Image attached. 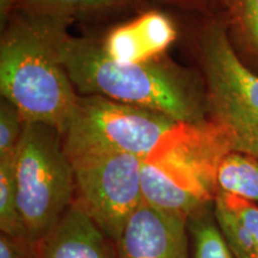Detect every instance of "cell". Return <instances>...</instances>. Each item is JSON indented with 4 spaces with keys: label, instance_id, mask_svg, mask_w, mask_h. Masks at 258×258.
I'll return each instance as SVG.
<instances>
[{
    "label": "cell",
    "instance_id": "1",
    "mask_svg": "<svg viewBox=\"0 0 258 258\" xmlns=\"http://www.w3.org/2000/svg\"><path fill=\"white\" fill-rule=\"evenodd\" d=\"M42 18L57 59L74 89L84 96H103L140 106L179 123H201L209 118L206 85L198 74L166 56L146 63L117 62L98 42L70 35V22Z\"/></svg>",
    "mask_w": 258,
    "mask_h": 258
},
{
    "label": "cell",
    "instance_id": "2",
    "mask_svg": "<svg viewBox=\"0 0 258 258\" xmlns=\"http://www.w3.org/2000/svg\"><path fill=\"white\" fill-rule=\"evenodd\" d=\"M0 90L25 122L64 134L79 96L57 59L42 16L16 9L0 42Z\"/></svg>",
    "mask_w": 258,
    "mask_h": 258
},
{
    "label": "cell",
    "instance_id": "3",
    "mask_svg": "<svg viewBox=\"0 0 258 258\" xmlns=\"http://www.w3.org/2000/svg\"><path fill=\"white\" fill-rule=\"evenodd\" d=\"M15 179L22 222L38 245L74 202L76 180L62 135L50 125L27 122L15 153Z\"/></svg>",
    "mask_w": 258,
    "mask_h": 258
},
{
    "label": "cell",
    "instance_id": "4",
    "mask_svg": "<svg viewBox=\"0 0 258 258\" xmlns=\"http://www.w3.org/2000/svg\"><path fill=\"white\" fill-rule=\"evenodd\" d=\"M200 51L208 117L230 134L232 152L258 159V73L235 50L225 21L205 25Z\"/></svg>",
    "mask_w": 258,
    "mask_h": 258
},
{
    "label": "cell",
    "instance_id": "5",
    "mask_svg": "<svg viewBox=\"0 0 258 258\" xmlns=\"http://www.w3.org/2000/svg\"><path fill=\"white\" fill-rule=\"evenodd\" d=\"M179 122L160 114L103 96H79L66 132L70 159L105 153L150 156Z\"/></svg>",
    "mask_w": 258,
    "mask_h": 258
},
{
    "label": "cell",
    "instance_id": "6",
    "mask_svg": "<svg viewBox=\"0 0 258 258\" xmlns=\"http://www.w3.org/2000/svg\"><path fill=\"white\" fill-rule=\"evenodd\" d=\"M76 180V202L115 243L144 202L143 159L127 153H105L70 159Z\"/></svg>",
    "mask_w": 258,
    "mask_h": 258
},
{
    "label": "cell",
    "instance_id": "7",
    "mask_svg": "<svg viewBox=\"0 0 258 258\" xmlns=\"http://www.w3.org/2000/svg\"><path fill=\"white\" fill-rule=\"evenodd\" d=\"M188 220L143 202L116 244L120 258H186Z\"/></svg>",
    "mask_w": 258,
    "mask_h": 258
},
{
    "label": "cell",
    "instance_id": "8",
    "mask_svg": "<svg viewBox=\"0 0 258 258\" xmlns=\"http://www.w3.org/2000/svg\"><path fill=\"white\" fill-rule=\"evenodd\" d=\"M177 38L169 16L147 11L109 32L102 46L110 59L121 63H146L165 56Z\"/></svg>",
    "mask_w": 258,
    "mask_h": 258
},
{
    "label": "cell",
    "instance_id": "9",
    "mask_svg": "<svg viewBox=\"0 0 258 258\" xmlns=\"http://www.w3.org/2000/svg\"><path fill=\"white\" fill-rule=\"evenodd\" d=\"M110 238L74 201L37 245L38 258H116Z\"/></svg>",
    "mask_w": 258,
    "mask_h": 258
},
{
    "label": "cell",
    "instance_id": "10",
    "mask_svg": "<svg viewBox=\"0 0 258 258\" xmlns=\"http://www.w3.org/2000/svg\"><path fill=\"white\" fill-rule=\"evenodd\" d=\"M218 188L258 206V159L228 153L219 166Z\"/></svg>",
    "mask_w": 258,
    "mask_h": 258
},
{
    "label": "cell",
    "instance_id": "11",
    "mask_svg": "<svg viewBox=\"0 0 258 258\" xmlns=\"http://www.w3.org/2000/svg\"><path fill=\"white\" fill-rule=\"evenodd\" d=\"M224 21L232 43L258 64V0H226Z\"/></svg>",
    "mask_w": 258,
    "mask_h": 258
},
{
    "label": "cell",
    "instance_id": "12",
    "mask_svg": "<svg viewBox=\"0 0 258 258\" xmlns=\"http://www.w3.org/2000/svg\"><path fill=\"white\" fill-rule=\"evenodd\" d=\"M213 203L199 209L188 219L192 258H235L219 227Z\"/></svg>",
    "mask_w": 258,
    "mask_h": 258
},
{
    "label": "cell",
    "instance_id": "13",
    "mask_svg": "<svg viewBox=\"0 0 258 258\" xmlns=\"http://www.w3.org/2000/svg\"><path fill=\"white\" fill-rule=\"evenodd\" d=\"M132 2L134 0H18L16 9L71 23L77 17L122 8Z\"/></svg>",
    "mask_w": 258,
    "mask_h": 258
},
{
    "label": "cell",
    "instance_id": "14",
    "mask_svg": "<svg viewBox=\"0 0 258 258\" xmlns=\"http://www.w3.org/2000/svg\"><path fill=\"white\" fill-rule=\"evenodd\" d=\"M0 228L4 234L29 240L18 209L15 154L0 158Z\"/></svg>",
    "mask_w": 258,
    "mask_h": 258
},
{
    "label": "cell",
    "instance_id": "15",
    "mask_svg": "<svg viewBox=\"0 0 258 258\" xmlns=\"http://www.w3.org/2000/svg\"><path fill=\"white\" fill-rule=\"evenodd\" d=\"M25 123L27 122L18 109L3 98L0 103V158L16 153Z\"/></svg>",
    "mask_w": 258,
    "mask_h": 258
},
{
    "label": "cell",
    "instance_id": "16",
    "mask_svg": "<svg viewBox=\"0 0 258 258\" xmlns=\"http://www.w3.org/2000/svg\"><path fill=\"white\" fill-rule=\"evenodd\" d=\"M219 192L221 194L222 198L230 206L232 211L240 219L245 227L249 230L258 253V206L250 201H246V200L238 198V196L232 195V194L222 191V190H219Z\"/></svg>",
    "mask_w": 258,
    "mask_h": 258
},
{
    "label": "cell",
    "instance_id": "17",
    "mask_svg": "<svg viewBox=\"0 0 258 258\" xmlns=\"http://www.w3.org/2000/svg\"><path fill=\"white\" fill-rule=\"evenodd\" d=\"M0 258H38L37 245L23 238L0 235Z\"/></svg>",
    "mask_w": 258,
    "mask_h": 258
},
{
    "label": "cell",
    "instance_id": "18",
    "mask_svg": "<svg viewBox=\"0 0 258 258\" xmlns=\"http://www.w3.org/2000/svg\"><path fill=\"white\" fill-rule=\"evenodd\" d=\"M165 2L195 6V8H213V6L219 8V6H222L225 9L226 5V0H165Z\"/></svg>",
    "mask_w": 258,
    "mask_h": 258
},
{
    "label": "cell",
    "instance_id": "19",
    "mask_svg": "<svg viewBox=\"0 0 258 258\" xmlns=\"http://www.w3.org/2000/svg\"><path fill=\"white\" fill-rule=\"evenodd\" d=\"M18 0H0V17H2V23L4 24L9 21L11 15L17 8Z\"/></svg>",
    "mask_w": 258,
    "mask_h": 258
}]
</instances>
